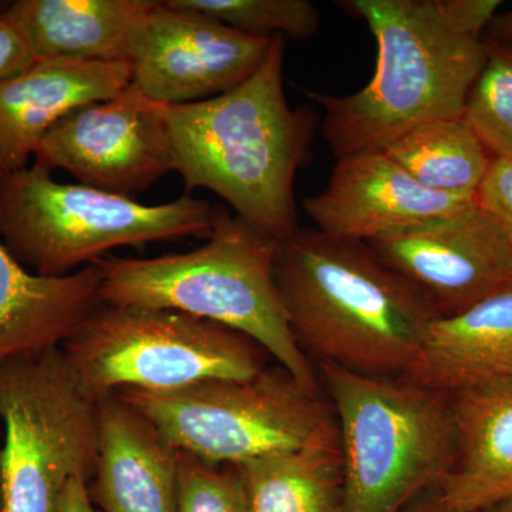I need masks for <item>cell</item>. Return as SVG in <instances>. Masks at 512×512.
Wrapping results in <instances>:
<instances>
[{"instance_id":"24","label":"cell","mask_w":512,"mask_h":512,"mask_svg":"<svg viewBox=\"0 0 512 512\" xmlns=\"http://www.w3.org/2000/svg\"><path fill=\"white\" fill-rule=\"evenodd\" d=\"M177 512H249L237 468L211 466L180 451Z\"/></svg>"},{"instance_id":"18","label":"cell","mask_w":512,"mask_h":512,"mask_svg":"<svg viewBox=\"0 0 512 512\" xmlns=\"http://www.w3.org/2000/svg\"><path fill=\"white\" fill-rule=\"evenodd\" d=\"M456 457L437 500L483 512L512 498V380L450 394Z\"/></svg>"},{"instance_id":"6","label":"cell","mask_w":512,"mask_h":512,"mask_svg":"<svg viewBox=\"0 0 512 512\" xmlns=\"http://www.w3.org/2000/svg\"><path fill=\"white\" fill-rule=\"evenodd\" d=\"M215 207L185 192L146 205L83 184H62L33 163L0 177V241L42 276H64L116 248L187 237L208 238Z\"/></svg>"},{"instance_id":"32","label":"cell","mask_w":512,"mask_h":512,"mask_svg":"<svg viewBox=\"0 0 512 512\" xmlns=\"http://www.w3.org/2000/svg\"><path fill=\"white\" fill-rule=\"evenodd\" d=\"M0 429H2V423H0ZM0 446H2V439H0ZM0 512H3L2 478H0Z\"/></svg>"},{"instance_id":"12","label":"cell","mask_w":512,"mask_h":512,"mask_svg":"<svg viewBox=\"0 0 512 512\" xmlns=\"http://www.w3.org/2000/svg\"><path fill=\"white\" fill-rule=\"evenodd\" d=\"M272 39L245 35L207 13L156 0L131 43V83L165 106L210 100L251 77Z\"/></svg>"},{"instance_id":"29","label":"cell","mask_w":512,"mask_h":512,"mask_svg":"<svg viewBox=\"0 0 512 512\" xmlns=\"http://www.w3.org/2000/svg\"><path fill=\"white\" fill-rule=\"evenodd\" d=\"M487 30L488 37L485 42L494 43L512 52V10L505 15L495 16Z\"/></svg>"},{"instance_id":"26","label":"cell","mask_w":512,"mask_h":512,"mask_svg":"<svg viewBox=\"0 0 512 512\" xmlns=\"http://www.w3.org/2000/svg\"><path fill=\"white\" fill-rule=\"evenodd\" d=\"M441 9L447 19L460 32L476 39H483V33L491 25L500 0H440Z\"/></svg>"},{"instance_id":"17","label":"cell","mask_w":512,"mask_h":512,"mask_svg":"<svg viewBox=\"0 0 512 512\" xmlns=\"http://www.w3.org/2000/svg\"><path fill=\"white\" fill-rule=\"evenodd\" d=\"M403 377L454 394L512 380V285L431 320Z\"/></svg>"},{"instance_id":"27","label":"cell","mask_w":512,"mask_h":512,"mask_svg":"<svg viewBox=\"0 0 512 512\" xmlns=\"http://www.w3.org/2000/svg\"><path fill=\"white\" fill-rule=\"evenodd\" d=\"M6 10L0 13V83L18 76L37 62L25 36L6 15Z\"/></svg>"},{"instance_id":"31","label":"cell","mask_w":512,"mask_h":512,"mask_svg":"<svg viewBox=\"0 0 512 512\" xmlns=\"http://www.w3.org/2000/svg\"><path fill=\"white\" fill-rule=\"evenodd\" d=\"M421 512H460L457 510H453V508L447 507V505L441 504L439 500L436 501V504L431 505V507H427L426 510Z\"/></svg>"},{"instance_id":"21","label":"cell","mask_w":512,"mask_h":512,"mask_svg":"<svg viewBox=\"0 0 512 512\" xmlns=\"http://www.w3.org/2000/svg\"><path fill=\"white\" fill-rule=\"evenodd\" d=\"M382 151L424 187L454 195H476L493 161L461 119L419 124Z\"/></svg>"},{"instance_id":"7","label":"cell","mask_w":512,"mask_h":512,"mask_svg":"<svg viewBox=\"0 0 512 512\" xmlns=\"http://www.w3.org/2000/svg\"><path fill=\"white\" fill-rule=\"evenodd\" d=\"M74 382L99 403L126 389L168 392L210 380H247L265 350L242 333L187 313L101 305L62 346Z\"/></svg>"},{"instance_id":"25","label":"cell","mask_w":512,"mask_h":512,"mask_svg":"<svg viewBox=\"0 0 512 512\" xmlns=\"http://www.w3.org/2000/svg\"><path fill=\"white\" fill-rule=\"evenodd\" d=\"M477 200L497 215L512 235V158H493Z\"/></svg>"},{"instance_id":"15","label":"cell","mask_w":512,"mask_h":512,"mask_svg":"<svg viewBox=\"0 0 512 512\" xmlns=\"http://www.w3.org/2000/svg\"><path fill=\"white\" fill-rule=\"evenodd\" d=\"M131 83L128 63L40 60L0 83V177L25 170L70 111L109 100Z\"/></svg>"},{"instance_id":"14","label":"cell","mask_w":512,"mask_h":512,"mask_svg":"<svg viewBox=\"0 0 512 512\" xmlns=\"http://www.w3.org/2000/svg\"><path fill=\"white\" fill-rule=\"evenodd\" d=\"M180 451L119 394L97 403L89 493L101 512H177Z\"/></svg>"},{"instance_id":"11","label":"cell","mask_w":512,"mask_h":512,"mask_svg":"<svg viewBox=\"0 0 512 512\" xmlns=\"http://www.w3.org/2000/svg\"><path fill=\"white\" fill-rule=\"evenodd\" d=\"M436 316H451L512 285V235L480 202L366 242Z\"/></svg>"},{"instance_id":"20","label":"cell","mask_w":512,"mask_h":512,"mask_svg":"<svg viewBox=\"0 0 512 512\" xmlns=\"http://www.w3.org/2000/svg\"><path fill=\"white\" fill-rule=\"evenodd\" d=\"M234 467L249 512H342L340 447H306Z\"/></svg>"},{"instance_id":"8","label":"cell","mask_w":512,"mask_h":512,"mask_svg":"<svg viewBox=\"0 0 512 512\" xmlns=\"http://www.w3.org/2000/svg\"><path fill=\"white\" fill-rule=\"evenodd\" d=\"M117 394L171 446L211 466H239L306 447H340L338 423L328 407L281 366L247 380Z\"/></svg>"},{"instance_id":"10","label":"cell","mask_w":512,"mask_h":512,"mask_svg":"<svg viewBox=\"0 0 512 512\" xmlns=\"http://www.w3.org/2000/svg\"><path fill=\"white\" fill-rule=\"evenodd\" d=\"M35 164L133 198L174 173L167 106L130 83L117 96L83 104L57 121L37 148Z\"/></svg>"},{"instance_id":"2","label":"cell","mask_w":512,"mask_h":512,"mask_svg":"<svg viewBox=\"0 0 512 512\" xmlns=\"http://www.w3.org/2000/svg\"><path fill=\"white\" fill-rule=\"evenodd\" d=\"M274 274L303 352L360 375H403L437 318L366 242L316 228L278 241Z\"/></svg>"},{"instance_id":"4","label":"cell","mask_w":512,"mask_h":512,"mask_svg":"<svg viewBox=\"0 0 512 512\" xmlns=\"http://www.w3.org/2000/svg\"><path fill=\"white\" fill-rule=\"evenodd\" d=\"M278 239L215 207L202 247L154 258L94 262L104 305L167 309L242 333L274 357L303 389L319 393L308 356L293 336L274 266Z\"/></svg>"},{"instance_id":"5","label":"cell","mask_w":512,"mask_h":512,"mask_svg":"<svg viewBox=\"0 0 512 512\" xmlns=\"http://www.w3.org/2000/svg\"><path fill=\"white\" fill-rule=\"evenodd\" d=\"M335 407L342 512H400L440 485L456 457L450 394L320 363Z\"/></svg>"},{"instance_id":"13","label":"cell","mask_w":512,"mask_h":512,"mask_svg":"<svg viewBox=\"0 0 512 512\" xmlns=\"http://www.w3.org/2000/svg\"><path fill=\"white\" fill-rule=\"evenodd\" d=\"M476 195L421 185L384 151L338 158L328 184L303 198V210L329 237L369 242L421 222L466 210Z\"/></svg>"},{"instance_id":"28","label":"cell","mask_w":512,"mask_h":512,"mask_svg":"<svg viewBox=\"0 0 512 512\" xmlns=\"http://www.w3.org/2000/svg\"><path fill=\"white\" fill-rule=\"evenodd\" d=\"M57 512H101L93 503L89 483L83 478H73L67 484Z\"/></svg>"},{"instance_id":"9","label":"cell","mask_w":512,"mask_h":512,"mask_svg":"<svg viewBox=\"0 0 512 512\" xmlns=\"http://www.w3.org/2000/svg\"><path fill=\"white\" fill-rule=\"evenodd\" d=\"M0 423L3 512H57L73 478L92 481L97 403L62 350L0 363Z\"/></svg>"},{"instance_id":"1","label":"cell","mask_w":512,"mask_h":512,"mask_svg":"<svg viewBox=\"0 0 512 512\" xmlns=\"http://www.w3.org/2000/svg\"><path fill=\"white\" fill-rule=\"evenodd\" d=\"M286 39L275 36L256 72L229 92L167 106L174 173L227 201L269 237L298 229L296 174L311 157L315 117L293 109L284 83Z\"/></svg>"},{"instance_id":"16","label":"cell","mask_w":512,"mask_h":512,"mask_svg":"<svg viewBox=\"0 0 512 512\" xmlns=\"http://www.w3.org/2000/svg\"><path fill=\"white\" fill-rule=\"evenodd\" d=\"M100 292L97 266L37 275L0 241V363L62 349L103 305Z\"/></svg>"},{"instance_id":"19","label":"cell","mask_w":512,"mask_h":512,"mask_svg":"<svg viewBox=\"0 0 512 512\" xmlns=\"http://www.w3.org/2000/svg\"><path fill=\"white\" fill-rule=\"evenodd\" d=\"M156 0H16L6 15L37 62L128 63L131 43Z\"/></svg>"},{"instance_id":"30","label":"cell","mask_w":512,"mask_h":512,"mask_svg":"<svg viewBox=\"0 0 512 512\" xmlns=\"http://www.w3.org/2000/svg\"><path fill=\"white\" fill-rule=\"evenodd\" d=\"M483 512H512V498L511 500L504 501V503L494 505V507L488 508V510Z\"/></svg>"},{"instance_id":"23","label":"cell","mask_w":512,"mask_h":512,"mask_svg":"<svg viewBox=\"0 0 512 512\" xmlns=\"http://www.w3.org/2000/svg\"><path fill=\"white\" fill-rule=\"evenodd\" d=\"M178 8L207 13L225 25L259 39L275 36L308 40L320 25L318 8L309 0H170Z\"/></svg>"},{"instance_id":"3","label":"cell","mask_w":512,"mask_h":512,"mask_svg":"<svg viewBox=\"0 0 512 512\" xmlns=\"http://www.w3.org/2000/svg\"><path fill=\"white\" fill-rule=\"evenodd\" d=\"M343 8L369 26L376 70L349 96L309 93L320 104L323 137L336 158L382 151L407 131L461 119L485 63L483 39L460 32L440 0H350Z\"/></svg>"},{"instance_id":"33","label":"cell","mask_w":512,"mask_h":512,"mask_svg":"<svg viewBox=\"0 0 512 512\" xmlns=\"http://www.w3.org/2000/svg\"><path fill=\"white\" fill-rule=\"evenodd\" d=\"M10 2H0V13L5 12L9 8Z\"/></svg>"},{"instance_id":"22","label":"cell","mask_w":512,"mask_h":512,"mask_svg":"<svg viewBox=\"0 0 512 512\" xmlns=\"http://www.w3.org/2000/svg\"><path fill=\"white\" fill-rule=\"evenodd\" d=\"M485 63L471 86L461 120L493 158H512V52L485 42Z\"/></svg>"}]
</instances>
